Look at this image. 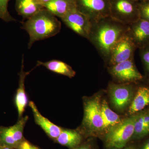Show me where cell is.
I'll list each match as a JSON object with an SVG mask.
<instances>
[{
	"label": "cell",
	"mask_w": 149,
	"mask_h": 149,
	"mask_svg": "<svg viewBox=\"0 0 149 149\" xmlns=\"http://www.w3.org/2000/svg\"><path fill=\"white\" fill-rule=\"evenodd\" d=\"M128 30V25L108 16L92 22L87 40L95 46L107 64L113 48Z\"/></svg>",
	"instance_id": "cell-1"
},
{
	"label": "cell",
	"mask_w": 149,
	"mask_h": 149,
	"mask_svg": "<svg viewBox=\"0 0 149 149\" xmlns=\"http://www.w3.org/2000/svg\"><path fill=\"white\" fill-rule=\"evenodd\" d=\"M22 28L29 36L28 49L35 42L51 38L60 32L61 22L56 17L44 8L25 22H22Z\"/></svg>",
	"instance_id": "cell-2"
},
{
	"label": "cell",
	"mask_w": 149,
	"mask_h": 149,
	"mask_svg": "<svg viewBox=\"0 0 149 149\" xmlns=\"http://www.w3.org/2000/svg\"><path fill=\"white\" fill-rule=\"evenodd\" d=\"M101 102L100 95L83 99L84 116L82 125L77 130L84 137L104 136Z\"/></svg>",
	"instance_id": "cell-3"
},
{
	"label": "cell",
	"mask_w": 149,
	"mask_h": 149,
	"mask_svg": "<svg viewBox=\"0 0 149 149\" xmlns=\"http://www.w3.org/2000/svg\"><path fill=\"white\" fill-rule=\"evenodd\" d=\"M138 114L123 119L117 125L110 129L104 136L106 147L109 148H122L126 147L133 138L135 122Z\"/></svg>",
	"instance_id": "cell-4"
},
{
	"label": "cell",
	"mask_w": 149,
	"mask_h": 149,
	"mask_svg": "<svg viewBox=\"0 0 149 149\" xmlns=\"http://www.w3.org/2000/svg\"><path fill=\"white\" fill-rule=\"evenodd\" d=\"M109 2L110 16L115 20L128 25L140 18L137 0H109Z\"/></svg>",
	"instance_id": "cell-5"
},
{
	"label": "cell",
	"mask_w": 149,
	"mask_h": 149,
	"mask_svg": "<svg viewBox=\"0 0 149 149\" xmlns=\"http://www.w3.org/2000/svg\"><path fill=\"white\" fill-rule=\"evenodd\" d=\"M76 9L93 22L110 16L109 0H74Z\"/></svg>",
	"instance_id": "cell-6"
},
{
	"label": "cell",
	"mask_w": 149,
	"mask_h": 149,
	"mask_svg": "<svg viewBox=\"0 0 149 149\" xmlns=\"http://www.w3.org/2000/svg\"><path fill=\"white\" fill-rule=\"evenodd\" d=\"M108 90L112 104L117 110L123 111L130 106L134 97V88L131 83H110Z\"/></svg>",
	"instance_id": "cell-7"
},
{
	"label": "cell",
	"mask_w": 149,
	"mask_h": 149,
	"mask_svg": "<svg viewBox=\"0 0 149 149\" xmlns=\"http://www.w3.org/2000/svg\"><path fill=\"white\" fill-rule=\"evenodd\" d=\"M28 118L23 116L13 126H0V145L17 149L24 139L23 131Z\"/></svg>",
	"instance_id": "cell-8"
},
{
	"label": "cell",
	"mask_w": 149,
	"mask_h": 149,
	"mask_svg": "<svg viewBox=\"0 0 149 149\" xmlns=\"http://www.w3.org/2000/svg\"><path fill=\"white\" fill-rule=\"evenodd\" d=\"M109 71L119 83H131L143 79L133 61V58L109 66Z\"/></svg>",
	"instance_id": "cell-9"
},
{
	"label": "cell",
	"mask_w": 149,
	"mask_h": 149,
	"mask_svg": "<svg viewBox=\"0 0 149 149\" xmlns=\"http://www.w3.org/2000/svg\"><path fill=\"white\" fill-rule=\"evenodd\" d=\"M137 48L127 32L113 48L107 63L108 66L133 58L134 52Z\"/></svg>",
	"instance_id": "cell-10"
},
{
	"label": "cell",
	"mask_w": 149,
	"mask_h": 149,
	"mask_svg": "<svg viewBox=\"0 0 149 149\" xmlns=\"http://www.w3.org/2000/svg\"><path fill=\"white\" fill-rule=\"evenodd\" d=\"M67 27L77 35L88 39L92 27V22L76 9L61 19Z\"/></svg>",
	"instance_id": "cell-11"
},
{
	"label": "cell",
	"mask_w": 149,
	"mask_h": 149,
	"mask_svg": "<svg viewBox=\"0 0 149 149\" xmlns=\"http://www.w3.org/2000/svg\"><path fill=\"white\" fill-rule=\"evenodd\" d=\"M128 35L137 48L140 49L149 46V22L140 18L128 25Z\"/></svg>",
	"instance_id": "cell-12"
},
{
	"label": "cell",
	"mask_w": 149,
	"mask_h": 149,
	"mask_svg": "<svg viewBox=\"0 0 149 149\" xmlns=\"http://www.w3.org/2000/svg\"><path fill=\"white\" fill-rule=\"evenodd\" d=\"M29 106L32 110L35 123L42 128L50 139L55 142L61 133L63 128L54 124L43 116L34 102H29Z\"/></svg>",
	"instance_id": "cell-13"
},
{
	"label": "cell",
	"mask_w": 149,
	"mask_h": 149,
	"mask_svg": "<svg viewBox=\"0 0 149 149\" xmlns=\"http://www.w3.org/2000/svg\"><path fill=\"white\" fill-rule=\"evenodd\" d=\"M24 55H23L22 59L21 69L19 73V86L15 97V104L18 112L19 119L23 117L22 116L28 103V98L25 91V80L27 75L32 70L28 72L24 71Z\"/></svg>",
	"instance_id": "cell-14"
},
{
	"label": "cell",
	"mask_w": 149,
	"mask_h": 149,
	"mask_svg": "<svg viewBox=\"0 0 149 149\" xmlns=\"http://www.w3.org/2000/svg\"><path fill=\"white\" fill-rule=\"evenodd\" d=\"M44 7L60 19L76 9L74 0H51Z\"/></svg>",
	"instance_id": "cell-15"
},
{
	"label": "cell",
	"mask_w": 149,
	"mask_h": 149,
	"mask_svg": "<svg viewBox=\"0 0 149 149\" xmlns=\"http://www.w3.org/2000/svg\"><path fill=\"white\" fill-rule=\"evenodd\" d=\"M83 137L77 129L71 130L63 128L61 133L54 142L70 149H72L82 143Z\"/></svg>",
	"instance_id": "cell-16"
},
{
	"label": "cell",
	"mask_w": 149,
	"mask_h": 149,
	"mask_svg": "<svg viewBox=\"0 0 149 149\" xmlns=\"http://www.w3.org/2000/svg\"><path fill=\"white\" fill-rule=\"evenodd\" d=\"M15 10L23 20H27L45 8L36 0H15Z\"/></svg>",
	"instance_id": "cell-17"
},
{
	"label": "cell",
	"mask_w": 149,
	"mask_h": 149,
	"mask_svg": "<svg viewBox=\"0 0 149 149\" xmlns=\"http://www.w3.org/2000/svg\"><path fill=\"white\" fill-rule=\"evenodd\" d=\"M39 66L45 67L52 72L64 75L69 78L74 77L76 74V72L70 65L64 62L58 60H52L47 62L38 61L36 66Z\"/></svg>",
	"instance_id": "cell-18"
},
{
	"label": "cell",
	"mask_w": 149,
	"mask_h": 149,
	"mask_svg": "<svg viewBox=\"0 0 149 149\" xmlns=\"http://www.w3.org/2000/svg\"><path fill=\"white\" fill-rule=\"evenodd\" d=\"M149 105V88L140 87L129 107L128 113L130 115L135 114Z\"/></svg>",
	"instance_id": "cell-19"
},
{
	"label": "cell",
	"mask_w": 149,
	"mask_h": 149,
	"mask_svg": "<svg viewBox=\"0 0 149 149\" xmlns=\"http://www.w3.org/2000/svg\"><path fill=\"white\" fill-rule=\"evenodd\" d=\"M101 109L105 136L110 129L120 123L122 119L118 115L110 108L107 102L105 100L102 101Z\"/></svg>",
	"instance_id": "cell-20"
},
{
	"label": "cell",
	"mask_w": 149,
	"mask_h": 149,
	"mask_svg": "<svg viewBox=\"0 0 149 149\" xmlns=\"http://www.w3.org/2000/svg\"><path fill=\"white\" fill-rule=\"evenodd\" d=\"M149 134V110L138 114L132 139H139Z\"/></svg>",
	"instance_id": "cell-21"
},
{
	"label": "cell",
	"mask_w": 149,
	"mask_h": 149,
	"mask_svg": "<svg viewBox=\"0 0 149 149\" xmlns=\"http://www.w3.org/2000/svg\"><path fill=\"white\" fill-rule=\"evenodd\" d=\"M10 0H0V19L7 22L15 21L8 10V3Z\"/></svg>",
	"instance_id": "cell-22"
},
{
	"label": "cell",
	"mask_w": 149,
	"mask_h": 149,
	"mask_svg": "<svg viewBox=\"0 0 149 149\" xmlns=\"http://www.w3.org/2000/svg\"><path fill=\"white\" fill-rule=\"evenodd\" d=\"M140 18L149 22V0L139 1Z\"/></svg>",
	"instance_id": "cell-23"
},
{
	"label": "cell",
	"mask_w": 149,
	"mask_h": 149,
	"mask_svg": "<svg viewBox=\"0 0 149 149\" xmlns=\"http://www.w3.org/2000/svg\"><path fill=\"white\" fill-rule=\"evenodd\" d=\"M141 56L144 64L149 71V46L141 49Z\"/></svg>",
	"instance_id": "cell-24"
},
{
	"label": "cell",
	"mask_w": 149,
	"mask_h": 149,
	"mask_svg": "<svg viewBox=\"0 0 149 149\" xmlns=\"http://www.w3.org/2000/svg\"><path fill=\"white\" fill-rule=\"evenodd\" d=\"M17 149H42L31 143L24 139L19 146Z\"/></svg>",
	"instance_id": "cell-25"
},
{
	"label": "cell",
	"mask_w": 149,
	"mask_h": 149,
	"mask_svg": "<svg viewBox=\"0 0 149 149\" xmlns=\"http://www.w3.org/2000/svg\"><path fill=\"white\" fill-rule=\"evenodd\" d=\"M70 149H93L92 146L89 143H82L77 146Z\"/></svg>",
	"instance_id": "cell-26"
},
{
	"label": "cell",
	"mask_w": 149,
	"mask_h": 149,
	"mask_svg": "<svg viewBox=\"0 0 149 149\" xmlns=\"http://www.w3.org/2000/svg\"><path fill=\"white\" fill-rule=\"evenodd\" d=\"M38 3L41 4V5L44 6L47 3L49 2L51 0H36Z\"/></svg>",
	"instance_id": "cell-27"
},
{
	"label": "cell",
	"mask_w": 149,
	"mask_h": 149,
	"mask_svg": "<svg viewBox=\"0 0 149 149\" xmlns=\"http://www.w3.org/2000/svg\"><path fill=\"white\" fill-rule=\"evenodd\" d=\"M141 149H149V139L144 144Z\"/></svg>",
	"instance_id": "cell-28"
},
{
	"label": "cell",
	"mask_w": 149,
	"mask_h": 149,
	"mask_svg": "<svg viewBox=\"0 0 149 149\" xmlns=\"http://www.w3.org/2000/svg\"><path fill=\"white\" fill-rule=\"evenodd\" d=\"M111 149H135V148L134 147L130 146L125 147L122 148H111Z\"/></svg>",
	"instance_id": "cell-29"
},
{
	"label": "cell",
	"mask_w": 149,
	"mask_h": 149,
	"mask_svg": "<svg viewBox=\"0 0 149 149\" xmlns=\"http://www.w3.org/2000/svg\"><path fill=\"white\" fill-rule=\"evenodd\" d=\"M0 149H17L10 148V147L6 146H1L0 145Z\"/></svg>",
	"instance_id": "cell-30"
},
{
	"label": "cell",
	"mask_w": 149,
	"mask_h": 149,
	"mask_svg": "<svg viewBox=\"0 0 149 149\" xmlns=\"http://www.w3.org/2000/svg\"><path fill=\"white\" fill-rule=\"evenodd\" d=\"M138 1H146V0H137Z\"/></svg>",
	"instance_id": "cell-31"
}]
</instances>
